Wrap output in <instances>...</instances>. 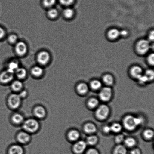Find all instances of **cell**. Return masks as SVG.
Segmentation results:
<instances>
[{"label":"cell","mask_w":154,"mask_h":154,"mask_svg":"<svg viewBox=\"0 0 154 154\" xmlns=\"http://www.w3.org/2000/svg\"><path fill=\"white\" fill-rule=\"evenodd\" d=\"M144 120L142 117H135L131 115L126 116L124 119L123 123L126 129L129 131L135 129L137 126L143 123Z\"/></svg>","instance_id":"cell-1"},{"label":"cell","mask_w":154,"mask_h":154,"mask_svg":"<svg viewBox=\"0 0 154 154\" xmlns=\"http://www.w3.org/2000/svg\"><path fill=\"white\" fill-rule=\"evenodd\" d=\"M22 126L24 131L30 134L35 133L40 127L38 120L37 119L33 118L25 120Z\"/></svg>","instance_id":"cell-2"},{"label":"cell","mask_w":154,"mask_h":154,"mask_svg":"<svg viewBox=\"0 0 154 154\" xmlns=\"http://www.w3.org/2000/svg\"><path fill=\"white\" fill-rule=\"evenodd\" d=\"M22 100L18 94H12L8 98V105L13 109H17L21 105Z\"/></svg>","instance_id":"cell-3"},{"label":"cell","mask_w":154,"mask_h":154,"mask_svg":"<svg viewBox=\"0 0 154 154\" xmlns=\"http://www.w3.org/2000/svg\"><path fill=\"white\" fill-rule=\"evenodd\" d=\"M136 48L139 53L142 55L147 53L150 48L149 41L146 40H140L137 43Z\"/></svg>","instance_id":"cell-4"},{"label":"cell","mask_w":154,"mask_h":154,"mask_svg":"<svg viewBox=\"0 0 154 154\" xmlns=\"http://www.w3.org/2000/svg\"><path fill=\"white\" fill-rule=\"evenodd\" d=\"M109 113V109L106 105H101L97 110L96 116L101 120H104L108 117Z\"/></svg>","instance_id":"cell-5"},{"label":"cell","mask_w":154,"mask_h":154,"mask_svg":"<svg viewBox=\"0 0 154 154\" xmlns=\"http://www.w3.org/2000/svg\"><path fill=\"white\" fill-rule=\"evenodd\" d=\"M17 138L20 144L22 145L28 144L31 141V138L30 134L23 131L19 133Z\"/></svg>","instance_id":"cell-6"},{"label":"cell","mask_w":154,"mask_h":154,"mask_svg":"<svg viewBox=\"0 0 154 154\" xmlns=\"http://www.w3.org/2000/svg\"><path fill=\"white\" fill-rule=\"evenodd\" d=\"M87 144L85 142L81 141L78 142L74 145L73 150L75 154H82L85 152Z\"/></svg>","instance_id":"cell-7"},{"label":"cell","mask_w":154,"mask_h":154,"mask_svg":"<svg viewBox=\"0 0 154 154\" xmlns=\"http://www.w3.org/2000/svg\"><path fill=\"white\" fill-rule=\"evenodd\" d=\"M33 113L36 119H42L46 116L47 112L45 108L42 106L38 105L34 108Z\"/></svg>","instance_id":"cell-8"},{"label":"cell","mask_w":154,"mask_h":154,"mask_svg":"<svg viewBox=\"0 0 154 154\" xmlns=\"http://www.w3.org/2000/svg\"><path fill=\"white\" fill-rule=\"evenodd\" d=\"M112 90L110 87H104L100 93V98L102 100L107 101L111 99Z\"/></svg>","instance_id":"cell-9"},{"label":"cell","mask_w":154,"mask_h":154,"mask_svg":"<svg viewBox=\"0 0 154 154\" xmlns=\"http://www.w3.org/2000/svg\"><path fill=\"white\" fill-rule=\"evenodd\" d=\"M50 59V55L46 51H42L38 55L37 60L40 64L45 65L47 64Z\"/></svg>","instance_id":"cell-10"},{"label":"cell","mask_w":154,"mask_h":154,"mask_svg":"<svg viewBox=\"0 0 154 154\" xmlns=\"http://www.w3.org/2000/svg\"><path fill=\"white\" fill-rule=\"evenodd\" d=\"M14 74L7 70L3 72L0 75V81L4 84H8L13 81Z\"/></svg>","instance_id":"cell-11"},{"label":"cell","mask_w":154,"mask_h":154,"mask_svg":"<svg viewBox=\"0 0 154 154\" xmlns=\"http://www.w3.org/2000/svg\"><path fill=\"white\" fill-rule=\"evenodd\" d=\"M25 151L20 144H15L10 146L8 151L7 154H24Z\"/></svg>","instance_id":"cell-12"},{"label":"cell","mask_w":154,"mask_h":154,"mask_svg":"<svg viewBox=\"0 0 154 154\" xmlns=\"http://www.w3.org/2000/svg\"><path fill=\"white\" fill-rule=\"evenodd\" d=\"M16 51L17 53L20 55H25L27 51L26 45L23 42H20L16 44Z\"/></svg>","instance_id":"cell-13"},{"label":"cell","mask_w":154,"mask_h":154,"mask_svg":"<svg viewBox=\"0 0 154 154\" xmlns=\"http://www.w3.org/2000/svg\"><path fill=\"white\" fill-rule=\"evenodd\" d=\"M12 122L15 124L17 125H22L25 119L23 116L20 113H16L13 115L11 117Z\"/></svg>","instance_id":"cell-14"},{"label":"cell","mask_w":154,"mask_h":154,"mask_svg":"<svg viewBox=\"0 0 154 154\" xmlns=\"http://www.w3.org/2000/svg\"><path fill=\"white\" fill-rule=\"evenodd\" d=\"M23 85L20 80H16L13 82L11 84L12 90L15 92L19 93L23 89Z\"/></svg>","instance_id":"cell-15"},{"label":"cell","mask_w":154,"mask_h":154,"mask_svg":"<svg viewBox=\"0 0 154 154\" xmlns=\"http://www.w3.org/2000/svg\"><path fill=\"white\" fill-rule=\"evenodd\" d=\"M143 70L141 67L138 66L133 67L131 70V75L134 78L138 79L142 75Z\"/></svg>","instance_id":"cell-16"},{"label":"cell","mask_w":154,"mask_h":154,"mask_svg":"<svg viewBox=\"0 0 154 154\" xmlns=\"http://www.w3.org/2000/svg\"><path fill=\"white\" fill-rule=\"evenodd\" d=\"M80 134L78 131L76 130H72L69 132L68 137L70 141H75L79 138Z\"/></svg>","instance_id":"cell-17"},{"label":"cell","mask_w":154,"mask_h":154,"mask_svg":"<svg viewBox=\"0 0 154 154\" xmlns=\"http://www.w3.org/2000/svg\"><path fill=\"white\" fill-rule=\"evenodd\" d=\"M120 32L116 29H112L108 32V37L111 40H116L120 35Z\"/></svg>","instance_id":"cell-18"},{"label":"cell","mask_w":154,"mask_h":154,"mask_svg":"<svg viewBox=\"0 0 154 154\" xmlns=\"http://www.w3.org/2000/svg\"><path fill=\"white\" fill-rule=\"evenodd\" d=\"M19 68V65L16 61H12L8 64L7 70L12 73L14 74Z\"/></svg>","instance_id":"cell-19"},{"label":"cell","mask_w":154,"mask_h":154,"mask_svg":"<svg viewBox=\"0 0 154 154\" xmlns=\"http://www.w3.org/2000/svg\"><path fill=\"white\" fill-rule=\"evenodd\" d=\"M84 130L87 133L92 134L96 132L97 129L96 126L93 124L88 123L85 126Z\"/></svg>","instance_id":"cell-20"},{"label":"cell","mask_w":154,"mask_h":154,"mask_svg":"<svg viewBox=\"0 0 154 154\" xmlns=\"http://www.w3.org/2000/svg\"><path fill=\"white\" fill-rule=\"evenodd\" d=\"M17 77L19 79H24L27 75V72L25 69L23 68H19L15 72Z\"/></svg>","instance_id":"cell-21"},{"label":"cell","mask_w":154,"mask_h":154,"mask_svg":"<svg viewBox=\"0 0 154 154\" xmlns=\"http://www.w3.org/2000/svg\"><path fill=\"white\" fill-rule=\"evenodd\" d=\"M126 147L123 145H119L114 149L113 154H127Z\"/></svg>","instance_id":"cell-22"},{"label":"cell","mask_w":154,"mask_h":154,"mask_svg":"<svg viewBox=\"0 0 154 154\" xmlns=\"http://www.w3.org/2000/svg\"><path fill=\"white\" fill-rule=\"evenodd\" d=\"M77 90L81 94H85L88 91V87L85 83H81L77 86Z\"/></svg>","instance_id":"cell-23"},{"label":"cell","mask_w":154,"mask_h":154,"mask_svg":"<svg viewBox=\"0 0 154 154\" xmlns=\"http://www.w3.org/2000/svg\"><path fill=\"white\" fill-rule=\"evenodd\" d=\"M43 69L39 66H35L32 70V75L36 77H40L43 74Z\"/></svg>","instance_id":"cell-24"},{"label":"cell","mask_w":154,"mask_h":154,"mask_svg":"<svg viewBox=\"0 0 154 154\" xmlns=\"http://www.w3.org/2000/svg\"><path fill=\"white\" fill-rule=\"evenodd\" d=\"M104 82L108 85H111L114 83V79L111 75L107 74L105 75L103 78Z\"/></svg>","instance_id":"cell-25"},{"label":"cell","mask_w":154,"mask_h":154,"mask_svg":"<svg viewBox=\"0 0 154 154\" xmlns=\"http://www.w3.org/2000/svg\"><path fill=\"white\" fill-rule=\"evenodd\" d=\"M125 143L128 147L132 148L136 144V141L135 139L132 138H128L125 140Z\"/></svg>","instance_id":"cell-26"},{"label":"cell","mask_w":154,"mask_h":154,"mask_svg":"<svg viewBox=\"0 0 154 154\" xmlns=\"http://www.w3.org/2000/svg\"><path fill=\"white\" fill-rule=\"evenodd\" d=\"M91 87L94 90H97L102 87V83L98 80H95L91 83Z\"/></svg>","instance_id":"cell-27"},{"label":"cell","mask_w":154,"mask_h":154,"mask_svg":"<svg viewBox=\"0 0 154 154\" xmlns=\"http://www.w3.org/2000/svg\"><path fill=\"white\" fill-rule=\"evenodd\" d=\"M57 1V0H42V3L45 7L50 8L55 5Z\"/></svg>","instance_id":"cell-28"},{"label":"cell","mask_w":154,"mask_h":154,"mask_svg":"<svg viewBox=\"0 0 154 154\" xmlns=\"http://www.w3.org/2000/svg\"><path fill=\"white\" fill-rule=\"evenodd\" d=\"M74 13V12L73 9L69 8L65 9L64 11V16L68 19L72 18L73 16Z\"/></svg>","instance_id":"cell-29"},{"label":"cell","mask_w":154,"mask_h":154,"mask_svg":"<svg viewBox=\"0 0 154 154\" xmlns=\"http://www.w3.org/2000/svg\"><path fill=\"white\" fill-rule=\"evenodd\" d=\"M97 137L95 135L91 136L87 139V143L90 145H94L97 143Z\"/></svg>","instance_id":"cell-30"},{"label":"cell","mask_w":154,"mask_h":154,"mask_svg":"<svg viewBox=\"0 0 154 154\" xmlns=\"http://www.w3.org/2000/svg\"><path fill=\"white\" fill-rule=\"evenodd\" d=\"M110 127H111V131L116 133L120 132L122 129L121 125L118 123L113 124Z\"/></svg>","instance_id":"cell-31"},{"label":"cell","mask_w":154,"mask_h":154,"mask_svg":"<svg viewBox=\"0 0 154 154\" xmlns=\"http://www.w3.org/2000/svg\"><path fill=\"white\" fill-rule=\"evenodd\" d=\"M99 101L95 98H92L88 102V106L92 108H96L99 105Z\"/></svg>","instance_id":"cell-32"},{"label":"cell","mask_w":154,"mask_h":154,"mask_svg":"<svg viewBox=\"0 0 154 154\" xmlns=\"http://www.w3.org/2000/svg\"><path fill=\"white\" fill-rule=\"evenodd\" d=\"M48 14L50 17L52 18H55L58 16V11L56 9L51 8L48 11Z\"/></svg>","instance_id":"cell-33"},{"label":"cell","mask_w":154,"mask_h":154,"mask_svg":"<svg viewBox=\"0 0 154 154\" xmlns=\"http://www.w3.org/2000/svg\"><path fill=\"white\" fill-rule=\"evenodd\" d=\"M144 135L146 138L150 139L153 138L154 135L153 131L151 129H147L144 131Z\"/></svg>","instance_id":"cell-34"},{"label":"cell","mask_w":154,"mask_h":154,"mask_svg":"<svg viewBox=\"0 0 154 154\" xmlns=\"http://www.w3.org/2000/svg\"><path fill=\"white\" fill-rule=\"evenodd\" d=\"M62 5L64 6H69L72 5L74 2L75 0H58Z\"/></svg>","instance_id":"cell-35"},{"label":"cell","mask_w":154,"mask_h":154,"mask_svg":"<svg viewBox=\"0 0 154 154\" xmlns=\"http://www.w3.org/2000/svg\"><path fill=\"white\" fill-rule=\"evenodd\" d=\"M145 75L149 81H152L154 78V73L153 70H149L146 71Z\"/></svg>","instance_id":"cell-36"},{"label":"cell","mask_w":154,"mask_h":154,"mask_svg":"<svg viewBox=\"0 0 154 154\" xmlns=\"http://www.w3.org/2000/svg\"><path fill=\"white\" fill-rule=\"evenodd\" d=\"M137 79H138L139 82L141 84H145L146 83L149 81L147 77L145 75H141V76H140L139 78Z\"/></svg>","instance_id":"cell-37"},{"label":"cell","mask_w":154,"mask_h":154,"mask_svg":"<svg viewBox=\"0 0 154 154\" xmlns=\"http://www.w3.org/2000/svg\"><path fill=\"white\" fill-rule=\"evenodd\" d=\"M17 36L15 35H11L9 36L8 40L10 43H15L17 42Z\"/></svg>","instance_id":"cell-38"},{"label":"cell","mask_w":154,"mask_h":154,"mask_svg":"<svg viewBox=\"0 0 154 154\" xmlns=\"http://www.w3.org/2000/svg\"><path fill=\"white\" fill-rule=\"evenodd\" d=\"M21 99H25L28 96V92L26 90H23V89L18 93Z\"/></svg>","instance_id":"cell-39"},{"label":"cell","mask_w":154,"mask_h":154,"mask_svg":"<svg viewBox=\"0 0 154 154\" xmlns=\"http://www.w3.org/2000/svg\"><path fill=\"white\" fill-rule=\"evenodd\" d=\"M148 62L151 65L153 66L154 64V55L153 53L150 54L148 57Z\"/></svg>","instance_id":"cell-40"},{"label":"cell","mask_w":154,"mask_h":154,"mask_svg":"<svg viewBox=\"0 0 154 154\" xmlns=\"http://www.w3.org/2000/svg\"><path fill=\"white\" fill-rule=\"evenodd\" d=\"M85 154H100L99 152L96 149L92 148L88 149Z\"/></svg>","instance_id":"cell-41"},{"label":"cell","mask_w":154,"mask_h":154,"mask_svg":"<svg viewBox=\"0 0 154 154\" xmlns=\"http://www.w3.org/2000/svg\"><path fill=\"white\" fill-rule=\"evenodd\" d=\"M124 137L123 135H118L117 137H116L115 140L116 143H120L123 141L124 139Z\"/></svg>","instance_id":"cell-42"},{"label":"cell","mask_w":154,"mask_h":154,"mask_svg":"<svg viewBox=\"0 0 154 154\" xmlns=\"http://www.w3.org/2000/svg\"><path fill=\"white\" fill-rule=\"evenodd\" d=\"M130 154H141V150L138 148H135L132 149L131 151Z\"/></svg>","instance_id":"cell-43"},{"label":"cell","mask_w":154,"mask_h":154,"mask_svg":"<svg viewBox=\"0 0 154 154\" xmlns=\"http://www.w3.org/2000/svg\"><path fill=\"white\" fill-rule=\"evenodd\" d=\"M103 131L106 133H109L111 131V127L108 126L104 127Z\"/></svg>","instance_id":"cell-44"},{"label":"cell","mask_w":154,"mask_h":154,"mask_svg":"<svg viewBox=\"0 0 154 154\" xmlns=\"http://www.w3.org/2000/svg\"><path fill=\"white\" fill-rule=\"evenodd\" d=\"M120 35H121L123 37H125L128 35V31L126 30H122L120 32Z\"/></svg>","instance_id":"cell-45"},{"label":"cell","mask_w":154,"mask_h":154,"mask_svg":"<svg viewBox=\"0 0 154 154\" xmlns=\"http://www.w3.org/2000/svg\"><path fill=\"white\" fill-rule=\"evenodd\" d=\"M154 31H152L151 32L150 34H149V40L151 41H153L154 38Z\"/></svg>","instance_id":"cell-46"},{"label":"cell","mask_w":154,"mask_h":154,"mask_svg":"<svg viewBox=\"0 0 154 154\" xmlns=\"http://www.w3.org/2000/svg\"><path fill=\"white\" fill-rule=\"evenodd\" d=\"M5 32L4 29L0 27V39L4 37Z\"/></svg>","instance_id":"cell-47"}]
</instances>
